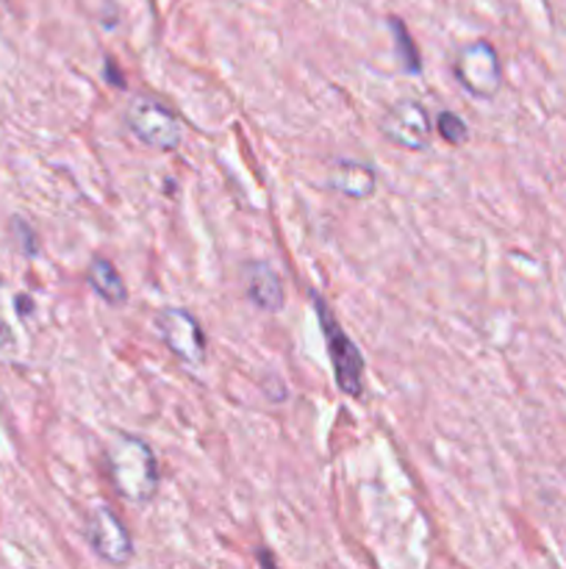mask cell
Segmentation results:
<instances>
[{"label":"cell","instance_id":"obj_13","mask_svg":"<svg viewBox=\"0 0 566 569\" xmlns=\"http://www.w3.org/2000/svg\"><path fill=\"white\" fill-rule=\"evenodd\" d=\"M103 78H105V81H109V83H114V87L117 89H122V87H125V81H122V76H120V70H117V67H114V61H105V67H103Z\"/></svg>","mask_w":566,"mask_h":569},{"label":"cell","instance_id":"obj_4","mask_svg":"<svg viewBox=\"0 0 566 569\" xmlns=\"http://www.w3.org/2000/svg\"><path fill=\"white\" fill-rule=\"evenodd\" d=\"M453 72L455 81L477 100L497 98L499 89H503V64H499L494 44L486 39L464 44L455 56Z\"/></svg>","mask_w":566,"mask_h":569},{"label":"cell","instance_id":"obj_8","mask_svg":"<svg viewBox=\"0 0 566 569\" xmlns=\"http://www.w3.org/2000/svg\"><path fill=\"white\" fill-rule=\"evenodd\" d=\"M244 276V292H247L250 303L261 311H281L286 306V287H283L281 276L272 270L264 261H250L242 267Z\"/></svg>","mask_w":566,"mask_h":569},{"label":"cell","instance_id":"obj_7","mask_svg":"<svg viewBox=\"0 0 566 569\" xmlns=\"http://www.w3.org/2000/svg\"><path fill=\"white\" fill-rule=\"evenodd\" d=\"M433 122L427 117V109L420 100H400L383 114L381 133L392 144L403 150H427L431 144Z\"/></svg>","mask_w":566,"mask_h":569},{"label":"cell","instance_id":"obj_14","mask_svg":"<svg viewBox=\"0 0 566 569\" xmlns=\"http://www.w3.org/2000/svg\"><path fill=\"white\" fill-rule=\"evenodd\" d=\"M255 561H259V565H266V567H275V556L266 553L264 548L255 550Z\"/></svg>","mask_w":566,"mask_h":569},{"label":"cell","instance_id":"obj_10","mask_svg":"<svg viewBox=\"0 0 566 569\" xmlns=\"http://www.w3.org/2000/svg\"><path fill=\"white\" fill-rule=\"evenodd\" d=\"M87 283L103 303L122 306L128 300L125 281H122V276L117 272V267L111 264L109 259H103V256H94V259L89 261Z\"/></svg>","mask_w":566,"mask_h":569},{"label":"cell","instance_id":"obj_11","mask_svg":"<svg viewBox=\"0 0 566 569\" xmlns=\"http://www.w3.org/2000/svg\"><path fill=\"white\" fill-rule=\"evenodd\" d=\"M388 28H392V33H394V42H397L400 67H403L405 72H411V76L422 72L420 48H416V42H414V39H411V33H408V28H405V22L400 20V17H392V20H388Z\"/></svg>","mask_w":566,"mask_h":569},{"label":"cell","instance_id":"obj_9","mask_svg":"<svg viewBox=\"0 0 566 569\" xmlns=\"http://www.w3.org/2000/svg\"><path fill=\"white\" fill-rule=\"evenodd\" d=\"M331 189L347 194L353 200H366L375 194V170L370 164H361V161H338L336 170L331 172Z\"/></svg>","mask_w":566,"mask_h":569},{"label":"cell","instance_id":"obj_6","mask_svg":"<svg viewBox=\"0 0 566 569\" xmlns=\"http://www.w3.org/2000/svg\"><path fill=\"white\" fill-rule=\"evenodd\" d=\"M155 331L175 359L186 365H200L205 356V333L198 317L186 309H161L155 315Z\"/></svg>","mask_w":566,"mask_h":569},{"label":"cell","instance_id":"obj_3","mask_svg":"<svg viewBox=\"0 0 566 569\" xmlns=\"http://www.w3.org/2000/svg\"><path fill=\"white\" fill-rule=\"evenodd\" d=\"M128 131L144 144V148L161 150V153H172L181 144V122L170 109L159 103V100L148 98V94H137L128 103L125 111Z\"/></svg>","mask_w":566,"mask_h":569},{"label":"cell","instance_id":"obj_1","mask_svg":"<svg viewBox=\"0 0 566 569\" xmlns=\"http://www.w3.org/2000/svg\"><path fill=\"white\" fill-rule=\"evenodd\" d=\"M105 467L120 498L137 506L153 503L159 495V465L148 442L133 433H117L105 448Z\"/></svg>","mask_w":566,"mask_h":569},{"label":"cell","instance_id":"obj_12","mask_svg":"<svg viewBox=\"0 0 566 569\" xmlns=\"http://www.w3.org/2000/svg\"><path fill=\"white\" fill-rule=\"evenodd\" d=\"M436 131L438 137L444 139L447 144H464L469 139V128H466L464 117H458L455 111H438L436 117Z\"/></svg>","mask_w":566,"mask_h":569},{"label":"cell","instance_id":"obj_5","mask_svg":"<svg viewBox=\"0 0 566 569\" xmlns=\"http://www.w3.org/2000/svg\"><path fill=\"white\" fill-rule=\"evenodd\" d=\"M83 537H87V545L92 548V553L100 561H105V565L122 567L133 559L131 533L122 526L120 517L111 509H105V506H98L89 515L87 526H83Z\"/></svg>","mask_w":566,"mask_h":569},{"label":"cell","instance_id":"obj_2","mask_svg":"<svg viewBox=\"0 0 566 569\" xmlns=\"http://www.w3.org/2000/svg\"><path fill=\"white\" fill-rule=\"evenodd\" d=\"M314 311L316 320H320L322 333H325L327 356H331L333 367V381H336L338 392L347 395V398H361L364 395V356H361L358 345L342 331V326L336 322L333 311L327 309V303L314 295Z\"/></svg>","mask_w":566,"mask_h":569}]
</instances>
